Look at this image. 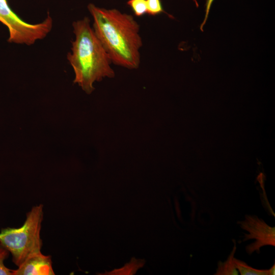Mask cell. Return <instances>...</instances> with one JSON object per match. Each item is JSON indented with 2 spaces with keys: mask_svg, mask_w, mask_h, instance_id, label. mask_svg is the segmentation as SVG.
I'll list each match as a JSON object with an SVG mask.
<instances>
[{
  "mask_svg": "<svg viewBox=\"0 0 275 275\" xmlns=\"http://www.w3.org/2000/svg\"><path fill=\"white\" fill-rule=\"evenodd\" d=\"M88 9L93 18V30L112 63L129 69H137L143 43L139 24L133 17L93 4H89Z\"/></svg>",
  "mask_w": 275,
  "mask_h": 275,
  "instance_id": "cell-1",
  "label": "cell"
},
{
  "mask_svg": "<svg viewBox=\"0 0 275 275\" xmlns=\"http://www.w3.org/2000/svg\"><path fill=\"white\" fill-rule=\"evenodd\" d=\"M74 40L67 60L74 70L73 82L87 94L94 90L95 81L104 77L113 78L115 72L107 53L97 37L88 17L73 22Z\"/></svg>",
  "mask_w": 275,
  "mask_h": 275,
  "instance_id": "cell-2",
  "label": "cell"
},
{
  "mask_svg": "<svg viewBox=\"0 0 275 275\" xmlns=\"http://www.w3.org/2000/svg\"><path fill=\"white\" fill-rule=\"evenodd\" d=\"M43 205L33 207L27 213L23 225L19 228H7L0 232V245L12 255L13 262L19 266L29 257L41 253V223Z\"/></svg>",
  "mask_w": 275,
  "mask_h": 275,
  "instance_id": "cell-3",
  "label": "cell"
},
{
  "mask_svg": "<svg viewBox=\"0 0 275 275\" xmlns=\"http://www.w3.org/2000/svg\"><path fill=\"white\" fill-rule=\"evenodd\" d=\"M0 22L8 29V42L11 43L30 45L44 38L48 32L45 21L31 24L21 19L11 9L7 0H0Z\"/></svg>",
  "mask_w": 275,
  "mask_h": 275,
  "instance_id": "cell-4",
  "label": "cell"
},
{
  "mask_svg": "<svg viewBox=\"0 0 275 275\" xmlns=\"http://www.w3.org/2000/svg\"><path fill=\"white\" fill-rule=\"evenodd\" d=\"M240 227L248 231L244 234L243 241L255 239V241L246 246L248 254L254 252L260 253V249L265 245H275V229L266 224L265 222L255 215H246L245 219L238 222Z\"/></svg>",
  "mask_w": 275,
  "mask_h": 275,
  "instance_id": "cell-5",
  "label": "cell"
},
{
  "mask_svg": "<svg viewBox=\"0 0 275 275\" xmlns=\"http://www.w3.org/2000/svg\"><path fill=\"white\" fill-rule=\"evenodd\" d=\"M13 275H53L50 256L41 253L26 259L16 270L12 269Z\"/></svg>",
  "mask_w": 275,
  "mask_h": 275,
  "instance_id": "cell-6",
  "label": "cell"
},
{
  "mask_svg": "<svg viewBox=\"0 0 275 275\" xmlns=\"http://www.w3.org/2000/svg\"><path fill=\"white\" fill-rule=\"evenodd\" d=\"M236 250V246L234 243L233 248L226 261H219L217 264L216 275H238L239 271L234 261V255Z\"/></svg>",
  "mask_w": 275,
  "mask_h": 275,
  "instance_id": "cell-7",
  "label": "cell"
},
{
  "mask_svg": "<svg viewBox=\"0 0 275 275\" xmlns=\"http://www.w3.org/2000/svg\"><path fill=\"white\" fill-rule=\"evenodd\" d=\"M144 263V260H138L133 258L130 263L126 264L122 268L115 269L105 274H133L139 268L143 266Z\"/></svg>",
  "mask_w": 275,
  "mask_h": 275,
  "instance_id": "cell-8",
  "label": "cell"
},
{
  "mask_svg": "<svg viewBox=\"0 0 275 275\" xmlns=\"http://www.w3.org/2000/svg\"><path fill=\"white\" fill-rule=\"evenodd\" d=\"M236 267L241 275H268V269H257L246 263L234 258Z\"/></svg>",
  "mask_w": 275,
  "mask_h": 275,
  "instance_id": "cell-9",
  "label": "cell"
},
{
  "mask_svg": "<svg viewBox=\"0 0 275 275\" xmlns=\"http://www.w3.org/2000/svg\"><path fill=\"white\" fill-rule=\"evenodd\" d=\"M147 14L150 16H156L161 13H166L170 18H174L163 9L160 0H146Z\"/></svg>",
  "mask_w": 275,
  "mask_h": 275,
  "instance_id": "cell-10",
  "label": "cell"
},
{
  "mask_svg": "<svg viewBox=\"0 0 275 275\" xmlns=\"http://www.w3.org/2000/svg\"><path fill=\"white\" fill-rule=\"evenodd\" d=\"M127 4L137 17H141L147 14L146 0H129Z\"/></svg>",
  "mask_w": 275,
  "mask_h": 275,
  "instance_id": "cell-11",
  "label": "cell"
},
{
  "mask_svg": "<svg viewBox=\"0 0 275 275\" xmlns=\"http://www.w3.org/2000/svg\"><path fill=\"white\" fill-rule=\"evenodd\" d=\"M8 256L9 252L0 245V275H13L12 269L6 267L4 263Z\"/></svg>",
  "mask_w": 275,
  "mask_h": 275,
  "instance_id": "cell-12",
  "label": "cell"
},
{
  "mask_svg": "<svg viewBox=\"0 0 275 275\" xmlns=\"http://www.w3.org/2000/svg\"><path fill=\"white\" fill-rule=\"evenodd\" d=\"M214 0H206V4H205V16L204 18V20L203 22H202L201 24L200 25V29L201 31H203V28L204 26L206 23V21L208 19V17L209 16V13L210 12V10L211 7V5L213 2Z\"/></svg>",
  "mask_w": 275,
  "mask_h": 275,
  "instance_id": "cell-13",
  "label": "cell"
},
{
  "mask_svg": "<svg viewBox=\"0 0 275 275\" xmlns=\"http://www.w3.org/2000/svg\"><path fill=\"white\" fill-rule=\"evenodd\" d=\"M275 274V264H274L272 267L268 269V275Z\"/></svg>",
  "mask_w": 275,
  "mask_h": 275,
  "instance_id": "cell-14",
  "label": "cell"
},
{
  "mask_svg": "<svg viewBox=\"0 0 275 275\" xmlns=\"http://www.w3.org/2000/svg\"><path fill=\"white\" fill-rule=\"evenodd\" d=\"M193 1L195 3V5H196V6L197 7H198V6H199V4H198L197 1V0H193Z\"/></svg>",
  "mask_w": 275,
  "mask_h": 275,
  "instance_id": "cell-15",
  "label": "cell"
}]
</instances>
